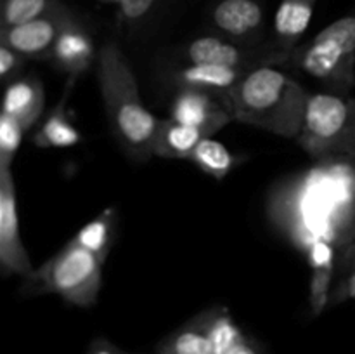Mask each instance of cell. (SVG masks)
I'll list each match as a JSON object with an SVG mask.
<instances>
[{"label": "cell", "instance_id": "f546056e", "mask_svg": "<svg viewBox=\"0 0 355 354\" xmlns=\"http://www.w3.org/2000/svg\"><path fill=\"white\" fill-rule=\"evenodd\" d=\"M114 2H118V3H121V2H123V0H114Z\"/></svg>", "mask_w": 355, "mask_h": 354}, {"label": "cell", "instance_id": "3957f363", "mask_svg": "<svg viewBox=\"0 0 355 354\" xmlns=\"http://www.w3.org/2000/svg\"><path fill=\"white\" fill-rule=\"evenodd\" d=\"M96 66L114 139L134 162L146 163L155 156L153 141L159 120L142 103L134 71L116 42L101 45Z\"/></svg>", "mask_w": 355, "mask_h": 354}, {"label": "cell", "instance_id": "ac0fdd59", "mask_svg": "<svg viewBox=\"0 0 355 354\" xmlns=\"http://www.w3.org/2000/svg\"><path fill=\"white\" fill-rule=\"evenodd\" d=\"M155 354H215L207 312L170 333L159 342Z\"/></svg>", "mask_w": 355, "mask_h": 354}, {"label": "cell", "instance_id": "9a60e30c", "mask_svg": "<svg viewBox=\"0 0 355 354\" xmlns=\"http://www.w3.org/2000/svg\"><path fill=\"white\" fill-rule=\"evenodd\" d=\"M207 135L196 127L179 124L173 118L159 120L156 127L155 141H153V153L159 158H177L187 160L198 142Z\"/></svg>", "mask_w": 355, "mask_h": 354}, {"label": "cell", "instance_id": "4316f807", "mask_svg": "<svg viewBox=\"0 0 355 354\" xmlns=\"http://www.w3.org/2000/svg\"><path fill=\"white\" fill-rule=\"evenodd\" d=\"M224 354H266V353H263L255 342H252L248 337L239 333V335L236 337L234 342L225 349Z\"/></svg>", "mask_w": 355, "mask_h": 354}, {"label": "cell", "instance_id": "83f0119b", "mask_svg": "<svg viewBox=\"0 0 355 354\" xmlns=\"http://www.w3.org/2000/svg\"><path fill=\"white\" fill-rule=\"evenodd\" d=\"M85 354H130L127 351H123L121 347H118L116 344L110 342L106 339H96L92 340V344L89 346Z\"/></svg>", "mask_w": 355, "mask_h": 354}, {"label": "cell", "instance_id": "277c9868", "mask_svg": "<svg viewBox=\"0 0 355 354\" xmlns=\"http://www.w3.org/2000/svg\"><path fill=\"white\" fill-rule=\"evenodd\" d=\"M298 142L314 160L326 156L355 158V97L345 94L309 97Z\"/></svg>", "mask_w": 355, "mask_h": 354}, {"label": "cell", "instance_id": "30bf717a", "mask_svg": "<svg viewBox=\"0 0 355 354\" xmlns=\"http://www.w3.org/2000/svg\"><path fill=\"white\" fill-rule=\"evenodd\" d=\"M172 118L179 124L200 128L207 137L217 134L232 121L218 94L189 87H180L177 92L172 104Z\"/></svg>", "mask_w": 355, "mask_h": 354}, {"label": "cell", "instance_id": "ba28073f", "mask_svg": "<svg viewBox=\"0 0 355 354\" xmlns=\"http://www.w3.org/2000/svg\"><path fill=\"white\" fill-rule=\"evenodd\" d=\"M75 17V12L62 3L45 16L0 30V44L9 45L26 59H51L59 35Z\"/></svg>", "mask_w": 355, "mask_h": 354}, {"label": "cell", "instance_id": "7c38bea8", "mask_svg": "<svg viewBox=\"0 0 355 354\" xmlns=\"http://www.w3.org/2000/svg\"><path fill=\"white\" fill-rule=\"evenodd\" d=\"M97 54L99 51L94 45L92 35L76 16L59 35L51 59L59 69L68 73L69 78H76L87 71L92 62H97Z\"/></svg>", "mask_w": 355, "mask_h": 354}, {"label": "cell", "instance_id": "d4e9b609", "mask_svg": "<svg viewBox=\"0 0 355 354\" xmlns=\"http://www.w3.org/2000/svg\"><path fill=\"white\" fill-rule=\"evenodd\" d=\"M305 255H307L309 264L312 266V269H335L336 267V248L333 245H329L328 242H315L305 250Z\"/></svg>", "mask_w": 355, "mask_h": 354}, {"label": "cell", "instance_id": "603a6c76", "mask_svg": "<svg viewBox=\"0 0 355 354\" xmlns=\"http://www.w3.org/2000/svg\"><path fill=\"white\" fill-rule=\"evenodd\" d=\"M24 127L12 115L2 113L0 117V167H10L14 162L21 141H23Z\"/></svg>", "mask_w": 355, "mask_h": 354}, {"label": "cell", "instance_id": "e0dca14e", "mask_svg": "<svg viewBox=\"0 0 355 354\" xmlns=\"http://www.w3.org/2000/svg\"><path fill=\"white\" fill-rule=\"evenodd\" d=\"M75 78H69L68 85H66L64 96L61 97L55 110L45 118L42 127L35 134L33 142L38 148H69L82 141V134L78 128L71 124V120L66 115V101L69 97V90H71Z\"/></svg>", "mask_w": 355, "mask_h": 354}, {"label": "cell", "instance_id": "f1b7e54d", "mask_svg": "<svg viewBox=\"0 0 355 354\" xmlns=\"http://www.w3.org/2000/svg\"><path fill=\"white\" fill-rule=\"evenodd\" d=\"M338 266L342 267L343 271L345 269L355 271V233L352 239H350V243L347 245V248L338 255Z\"/></svg>", "mask_w": 355, "mask_h": 354}, {"label": "cell", "instance_id": "d6986e66", "mask_svg": "<svg viewBox=\"0 0 355 354\" xmlns=\"http://www.w3.org/2000/svg\"><path fill=\"white\" fill-rule=\"evenodd\" d=\"M187 160L218 180L227 177L234 167V156L231 155V151L222 142L211 137L201 139Z\"/></svg>", "mask_w": 355, "mask_h": 354}, {"label": "cell", "instance_id": "52a82bcc", "mask_svg": "<svg viewBox=\"0 0 355 354\" xmlns=\"http://www.w3.org/2000/svg\"><path fill=\"white\" fill-rule=\"evenodd\" d=\"M0 267L3 276L28 278L35 273L19 235L16 184L10 167H0Z\"/></svg>", "mask_w": 355, "mask_h": 354}, {"label": "cell", "instance_id": "6da1fadb", "mask_svg": "<svg viewBox=\"0 0 355 354\" xmlns=\"http://www.w3.org/2000/svg\"><path fill=\"white\" fill-rule=\"evenodd\" d=\"M269 212L304 252L312 243L328 242L340 255L355 233V158H318L272 191Z\"/></svg>", "mask_w": 355, "mask_h": 354}, {"label": "cell", "instance_id": "cb8c5ba5", "mask_svg": "<svg viewBox=\"0 0 355 354\" xmlns=\"http://www.w3.org/2000/svg\"><path fill=\"white\" fill-rule=\"evenodd\" d=\"M335 276V269H315L311 280V309L319 316L329 302V290Z\"/></svg>", "mask_w": 355, "mask_h": 354}, {"label": "cell", "instance_id": "4fadbf2b", "mask_svg": "<svg viewBox=\"0 0 355 354\" xmlns=\"http://www.w3.org/2000/svg\"><path fill=\"white\" fill-rule=\"evenodd\" d=\"M318 0H281L274 17V51L290 56L309 28Z\"/></svg>", "mask_w": 355, "mask_h": 354}, {"label": "cell", "instance_id": "5bb4252c", "mask_svg": "<svg viewBox=\"0 0 355 354\" xmlns=\"http://www.w3.org/2000/svg\"><path fill=\"white\" fill-rule=\"evenodd\" d=\"M42 111H44V85L40 80L30 76L7 83L2 113L12 115L21 121L24 130H28L40 120Z\"/></svg>", "mask_w": 355, "mask_h": 354}, {"label": "cell", "instance_id": "484cf974", "mask_svg": "<svg viewBox=\"0 0 355 354\" xmlns=\"http://www.w3.org/2000/svg\"><path fill=\"white\" fill-rule=\"evenodd\" d=\"M24 59L19 52L10 49L9 45L0 44V76L6 83L14 82V76L23 68Z\"/></svg>", "mask_w": 355, "mask_h": 354}, {"label": "cell", "instance_id": "9c48e42d", "mask_svg": "<svg viewBox=\"0 0 355 354\" xmlns=\"http://www.w3.org/2000/svg\"><path fill=\"white\" fill-rule=\"evenodd\" d=\"M184 58L191 65H215L227 68L252 69L257 66L270 65V62L286 61L290 56L279 54L277 51L255 52L248 49V44L231 40L224 35H203L189 42L184 51Z\"/></svg>", "mask_w": 355, "mask_h": 354}, {"label": "cell", "instance_id": "5b68a950", "mask_svg": "<svg viewBox=\"0 0 355 354\" xmlns=\"http://www.w3.org/2000/svg\"><path fill=\"white\" fill-rule=\"evenodd\" d=\"M103 264L96 253L69 242L47 264L35 271L30 280L38 292H52L69 304L87 307L97 301Z\"/></svg>", "mask_w": 355, "mask_h": 354}, {"label": "cell", "instance_id": "7402d4cb", "mask_svg": "<svg viewBox=\"0 0 355 354\" xmlns=\"http://www.w3.org/2000/svg\"><path fill=\"white\" fill-rule=\"evenodd\" d=\"M168 0H123L120 3V21L123 26L139 30L151 21Z\"/></svg>", "mask_w": 355, "mask_h": 354}, {"label": "cell", "instance_id": "8fae6325", "mask_svg": "<svg viewBox=\"0 0 355 354\" xmlns=\"http://www.w3.org/2000/svg\"><path fill=\"white\" fill-rule=\"evenodd\" d=\"M211 26L218 35L250 44L266 23L262 0H215L210 9Z\"/></svg>", "mask_w": 355, "mask_h": 354}, {"label": "cell", "instance_id": "7a4b0ae2", "mask_svg": "<svg viewBox=\"0 0 355 354\" xmlns=\"http://www.w3.org/2000/svg\"><path fill=\"white\" fill-rule=\"evenodd\" d=\"M218 97L232 120L298 139L311 96L286 73L263 65L248 69L232 89Z\"/></svg>", "mask_w": 355, "mask_h": 354}, {"label": "cell", "instance_id": "ffe728a7", "mask_svg": "<svg viewBox=\"0 0 355 354\" xmlns=\"http://www.w3.org/2000/svg\"><path fill=\"white\" fill-rule=\"evenodd\" d=\"M114 224V210L106 208L101 215H97L94 221L83 226L75 238L71 239L75 245L96 253L101 260H106L111 248V231Z\"/></svg>", "mask_w": 355, "mask_h": 354}, {"label": "cell", "instance_id": "8992f818", "mask_svg": "<svg viewBox=\"0 0 355 354\" xmlns=\"http://www.w3.org/2000/svg\"><path fill=\"white\" fill-rule=\"evenodd\" d=\"M288 59L297 68L329 83L336 90L345 92L355 83V56L322 40L318 35L309 44L295 47Z\"/></svg>", "mask_w": 355, "mask_h": 354}, {"label": "cell", "instance_id": "44dd1931", "mask_svg": "<svg viewBox=\"0 0 355 354\" xmlns=\"http://www.w3.org/2000/svg\"><path fill=\"white\" fill-rule=\"evenodd\" d=\"M61 0H2L0 3V30L19 26L61 7Z\"/></svg>", "mask_w": 355, "mask_h": 354}, {"label": "cell", "instance_id": "2e32d148", "mask_svg": "<svg viewBox=\"0 0 355 354\" xmlns=\"http://www.w3.org/2000/svg\"><path fill=\"white\" fill-rule=\"evenodd\" d=\"M248 69L227 68L215 65H187L180 68L175 75V82L180 87L208 90L214 94L227 92L236 85Z\"/></svg>", "mask_w": 355, "mask_h": 354}]
</instances>
